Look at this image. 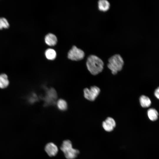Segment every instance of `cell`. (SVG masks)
<instances>
[{
	"instance_id": "1",
	"label": "cell",
	"mask_w": 159,
	"mask_h": 159,
	"mask_svg": "<svg viewBox=\"0 0 159 159\" xmlns=\"http://www.w3.org/2000/svg\"><path fill=\"white\" fill-rule=\"evenodd\" d=\"M86 66L90 73L93 75H96L102 71L103 69L104 63L102 60L97 56L91 55L87 59Z\"/></svg>"
},
{
	"instance_id": "2",
	"label": "cell",
	"mask_w": 159,
	"mask_h": 159,
	"mask_svg": "<svg viewBox=\"0 0 159 159\" xmlns=\"http://www.w3.org/2000/svg\"><path fill=\"white\" fill-rule=\"evenodd\" d=\"M124 63V61L121 56L116 54L109 59L107 66L112 73L115 74L122 69Z\"/></svg>"
},
{
	"instance_id": "3",
	"label": "cell",
	"mask_w": 159,
	"mask_h": 159,
	"mask_svg": "<svg viewBox=\"0 0 159 159\" xmlns=\"http://www.w3.org/2000/svg\"><path fill=\"white\" fill-rule=\"evenodd\" d=\"M60 149L64 153L65 157L67 159H74L79 153V150L72 148L71 142L69 140L63 141Z\"/></svg>"
},
{
	"instance_id": "4",
	"label": "cell",
	"mask_w": 159,
	"mask_h": 159,
	"mask_svg": "<svg viewBox=\"0 0 159 159\" xmlns=\"http://www.w3.org/2000/svg\"><path fill=\"white\" fill-rule=\"evenodd\" d=\"M100 92V90L96 86L91 87L90 89L86 88L84 90L85 97L90 101H94Z\"/></svg>"
},
{
	"instance_id": "5",
	"label": "cell",
	"mask_w": 159,
	"mask_h": 159,
	"mask_svg": "<svg viewBox=\"0 0 159 159\" xmlns=\"http://www.w3.org/2000/svg\"><path fill=\"white\" fill-rule=\"evenodd\" d=\"M85 56L84 51L81 49L74 46L69 51L68 58L72 60L78 61L82 59Z\"/></svg>"
},
{
	"instance_id": "6",
	"label": "cell",
	"mask_w": 159,
	"mask_h": 159,
	"mask_svg": "<svg viewBox=\"0 0 159 159\" xmlns=\"http://www.w3.org/2000/svg\"><path fill=\"white\" fill-rule=\"evenodd\" d=\"M116 123L115 120L112 117H108L102 123V127L106 132H111L115 127Z\"/></svg>"
},
{
	"instance_id": "7",
	"label": "cell",
	"mask_w": 159,
	"mask_h": 159,
	"mask_svg": "<svg viewBox=\"0 0 159 159\" xmlns=\"http://www.w3.org/2000/svg\"><path fill=\"white\" fill-rule=\"evenodd\" d=\"M45 150L50 157L55 156L58 151V148L56 145L52 143H47L45 147Z\"/></svg>"
},
{
	"instance_id": "8",
	"label": "cell",
	"mask_w": 159,
	"mask_h": 159,
	"mask_svg": "<svg viewBox=\"0 0 159 159\" xmlns=\"http://www.w3.org/2000/svg\"><path fill=\"white\" fill-rule=\"evenodd\" d=\"M45 41L48 45L49 46H53L56 44L57 39L56 37L54 34L49 33L46 36Z\"/></svg>"
},
{
	"instance_id": "9",
	"label": "cell",
	"mask_w": 159,
	"mask_h": 159,
	"mask_svg": "<svg viewBox=\"0 0 159 159\" xmlns=\"http://www.w3.org/2000/svg\"><path fill=\"white\" fill-rule=\"evenodd\" d=\"M110 5L108 1L106 0H100L98 2V8L100 11L106 12L109 9Z\"/></svg>"
},
{
	"instance_id": "10",
	"label": "cell",
	"mask_w": 159,
	"mask_h": 159,
	"mask_svg": "<svg viewBox=\"0 0 159 159\" xmlns=\"http://www.w3.org/2000/svg\"><path fill=\"white\" fill-rule=\"evenodd\" d=\"M9 81L7 75L5 73L0 74V89L6 88L9 85Z\"/></svg>"
},
{
	"instance_id": "11",
	"label": "cell",
	"mask_w": 159,
	"mask_h": 159,
	"mask_svg": "<svg viewBox=\"0 0 159 159\" xmlns=\"http://www.w3.org/2000/svg\"><path fill=\"white\" fill-rule=\"evenodd\" d=\"M139 100L141 105L143 107H148L151 104L150 99L146 96L142 95L140 97Z\"/></svg>"
},
{
	"instance_id": "12",
	"label": "cell",
	"mask_w": 159,
	"mask_h": 159,
	"mask_svg": "<svg viewBox=\"0 0 159 159\" xmlns=\"http://www.w3.org/2000/svg\"><path fill=\"white\" fill-rule=\"evenodd\" d=\"M147 114L149 119L151 121H155L158 118V113L155 109H149L148 111Z\"/></svg>"
},
{
	"instance_id": "13",
	"label": "cell",
	"mask_w": 159,
	"mask_h": 159,
	"mask_svg": "<svg viewBox=\"0 0 159 159\" xmlns=\"http://www.w3.org/2000/svg\"><path fill=\"white\" fill-rule=\"evenodd\" d=\"M45 55L47 59L50 60L54 59L56 57V51L52 49H48L45 52Z\"/></svg>"
},
{
	"instance_id": "14",
	"label": "cell",
	"mask_w": 159,
	"mask_h": 159,
	"mask_svg": "<svg viewBox=\"0 0 159 159\" xmlns=\"http://www.w3.org/2000/svg\"><path fill=\"white\" fill-rule=\"evenodd\" d=\"M57 106L59 109L62 111L65 110L67 107L66 102L62 99H60L57 101Z\"/></svg>"
},
{
	"instance_id": "15",
	"label": "cell",
	"mask_w": 159,
	"mask_h": 159,
	"mask_svg": "<svg viewBox=\"0 0 159 159\" xmlns=\"http://www.w3.org/2000/svg\"><path fill=\"white\" fill-rule=\"evenodd\" d=\"M9 26V24L7 20L4 17L0 18V29L3 28H7Z\"/></svg>"
},
{
	"instance_id": "16",
	"label": "cell",
	"mask_w": 159,
	"mask_h": 159,
	"mask_svg": "<svg viewBox=\"0 0 159 159\" xmlns=\"http://www.w3.org/2000/svg\"><path fill=\"white\" fill-rule=\"evenodd\" d=\"M154 95L155 97L159 99V87L156 89L154 92Z\"/></svg>"
}]
</instances>
